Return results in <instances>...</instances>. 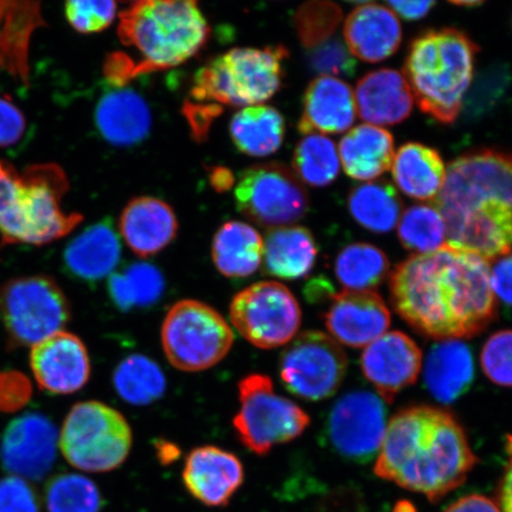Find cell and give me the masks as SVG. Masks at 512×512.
<instances>
[{"instance_id": "1", "label": "cell", "mask_w": 512, "mask_h": 512, "mask_svg": "<svg viewBox=\"0 0 512 512\" xmlns=\"http://www.w3.org/2000/svg\"><path fill=\"white\" fill-rule=\"evenodd\" d=\"M490 262L444 246L415 254L390 275V297L400 317L420 335L450 341L483 332L497 316Z\"/></svg>"}, {"instance_id": "2", "label": "cell", "mask_w": 512, "mask_h": 512, "mask_svg": "<svg viewBox=\"0 0 512 512\" xmlns=\"http://www.w3.org/2000/svg\"><path fill=\"white\" fill-rule=\"evenodd\" d=\"M434 206L446 246L489 262L512 254V152L480 149L453 160Z\"/></svg>"}, {"instance_id": "3", "label": "cell", "mask_w": 512, "mask_h": 512, "mask_svg": "<svg viewBox=\"0 0 512 512\" xmlns=\"http://www.w3.org/2000/svg\"><path fill=\"white\" fill-rule=\"evenodd\" d=\"M476 464L463 427L450 412L415 406L390 420L374 472L438 502L460 488Z\"/></svg>"}, {"instance_id": "4", "label": "cell", "mask_w": 512, "mask_h": 512, "mask_svg": "<svg viewBox=\"0 0 512 512\" xmlns=\"http://www.w3.org/2000/svg\"><path fill=\"white\" fill-rule=\"evenodd\" d=\"M68 190V177L60 165L32 164L19 171L0 160L2 245L43 246L72 233L83 216L63 210Z\"/></svg>"}, {"instance_id": "5", "label": "cell", "mask_w": 512, "mask_h": 512, "mask_svg": "<svg viewBox=\"0 0 512 512\" xmlns=\"http://www.w3.org/2000/svg\"><path fill=\"white\" fill-rule=\"evenodd\" d=\"M118 36L134 78L187 62L206 46L210 28L196 2L151 0L120 12Z\"/></svg>"}, {"instance_id": "6", "label": "cell", "mask_w": 512, "mask_h": 512, "mask_svg": "<svg viewBox=\"0 0 512 512\" xmlns=\"http://www.w3.org/2000/svg\"><path fill=\"white\" fill-rule=\"evenodd\" d=\"M478 51L464 31L454 28L415 38L403 72L422 112L444 125L457 120L475 76Z\"/></svg>"}, {"instance_id": "7", "label": "cell", "mask_w": 512, "mask_h": 512, "mask_svg": "<svg viewBox=\"0 0 512 512\" xmlns=\"http://www.w3.org/2000/svg\"><path fill=\"white\" fill-rule=\"evenodd\" d=\"M286 57L284 47L229 50L198 70L192 98L233 107L262 104L283 85Z\"/></svg>"}, {"instance_id": "8", "label": "cell", "mask_w": 512, "mask_h": 512, "mask_svg": "<svg viewBox=\"0 0 512 512\" xmlns=\"http://www.w3.org/2000/svg\"><path fill=\"white\" fill-rule=\"evenodd\" d=\"M59 438L67 462L91 473L118 469L130 456L133 444L125 416L99 401L75 405L63 422Z\"/></svg>"}, {"instance_id": "9", "label": "cell", "mask_w": 512, "mask_h": 512, "mask_svg": "<svg viewBox=\"0 0 512 512\" xmlns=\"http://www.w3.org/2000/svg\"><path fill=\"white\" fill-rule=\"evenodd\" d=\"M234 334L219 311L198 300L176 303L162 326L166 358L176 369L198 373L219 364L229 354Z\"/></svg>"}, {"instance_id": "10", "label": "cell", "mask_w": 512, "mask_h": 512, "mask_svg": "<svg viewBox=\"0 0 512 512\" xmlns=\"http://www.w3.org/2000/svg\"><path fill=\"white\" fill-rule=\"evenodd\" d=\"M239 400L234 430L242 445L258 456H266L273 447L299 438L310 426L309 414L275 393L267 375L252 374L242 379Z\"/></svg>"}, {"instance_id": "11", "label": "cell", "mask_w": 512, "mask_h": 512, "mask_svg": "<svg viewBox=\"0 0 512 512\" xmlns=\"http://www.w3.org/2000/svg\"><path fill=\"white\" fill-rule=\"evenodd\" d=\"M0 315L14 347H34L62 332L72 310L53 278L31 275L0 286Z\"/></svg>"}, {"instance_id": "12", "label": "cell", "mask_w": 512, "mask_h": 512, "mask_svg": "<svg viewBox=\"0 0 512 512\" xmlns=\"http://www.w3.org/2000/svg\"><path fill=\"white\" fill-rule=\"evenodd\" d=\"M229 316L247 342L264 350L287 345L302 325L297 298L277 281H260L240 291L230 303Z\"/></svg>"}, {"instance_id": "13", "label": "cell", "mask_w": 512, "mask_h": 512, "mask_svg": "<svg viewBox=\"0 0 512 512\" xmlns=\"http://www.w3.org/2000/svg\"><path fill=\"white\" fill-rule=\"evenodd\" d=\"M235 201L248 220L271 229L299 221L309 209V195L302 182L281 163L253 165L243 171Z\"/></svg>"}, {"instance_id": "14", "label": "cell", "mask_w": 512, "mask_h": 512, "mask_svg": "<svg viewBox=\"0 0 512 512\" xmlns=\"http://www.w3.org/2000/svg\"><path fill=\"white\" fill-rule=\"evenodd\" d=\"M348 358L334 338L320 331H305L281 354V382L294 396L322 401L334 396L343 383Z\"/></svg>"}, {"instance_id": "15", "label": "cell", "mask_w": 512, "mask_h": 512, "mask_svg": "<svg viewBox=\"0 0 512 512\" xmlns=\"http://www.w3.org/2000/svg\"><path fill=\"white\" fill-rule=\"evenodd\" d=\"M386 430V403L379 395L355 390L332 407L324 434L326 443L338 456L367 464L380 451Z\"/></svg>"}, {"instance_id": "16", "label": "cell", "mask_w": 512, "mask_h": 512, "mask_svg": "<svg viewBox=\"0 0 512 512\" xmlns=\"http://www.w3.org/2000/svg\"><path fill=\"white\" fill-rule=\"evenodd\" d=\"M55 425L46 416L28 413L10 422L6 428L0 459L12 476L25 480H41L53 467L57 453Z\"/></svg>"}, {"instance_id": "17", "label": "cell", "mask_w": 512, "mask_h": 512, "mask_svg": "<svg viewBox=\"0 0 512 512\" xmlns=\"http://www.w3.org/2000/svg\"><path fill=\"white\" fill-rule=\"evenodd\" d=\"M422 352L413 339L401 331L387 332L364 349L362 373L387 403L412 386L420 374Z\"/></svg>"}, {"instance_id": "18", "label": "cell", "mask_w": 512, "mask_h": 512, "mask_svg": "<svg viewBox=\"0 0 512 512\" xmlns=\"http://www.w3.org/2000/svg\"><path fill=\"white\" fill-rule=\"evenodd\" d=\"M323 318L335 341L355 349L367 348L387 334L392 322L387 304L374 291L334 294Z\"/></svg>"}, {"instance_id": "19", "label": "cell", "mask_w": 512, "mask_h": 512, "mask_svg": "<svg viewBox=\"0 0 512 512\" xmlns=\"http://www.w3.org/2000/svg\"><path fill=\"white\" fill-rule=\"evenodd\" d=\"M32 374L42 389L53 394H72L86 386L91 360L78 336L62 331L32 347Z\"/></svg>"}, {"instance_id": "20", "label": "cell", "mask_w": 512, "mask_h": 512, "mask_svg": "<svg viewBox=\"0 0 512 512\" xmlns=\"http://www.w3.org/2000/svg\"><path fill=\"white\" fill-rule=\"evenodd\" d=\"M182 479L196 501L223 508L245 482V469L234 453L216 446L197 447L185 459Z\"/></svg>"}, {"instance_id": "21", "label": "cell", "mask_w": 512, "mask_h": 512, "mask_svg": "<svg viewBox=\"0 0 512 512\" xmlns=\"http://www.w3.org/2000/svg\"><path fill=\"white\" fill-rule=\"evenodd\" d=\"M356 114L355 95L348 83L320 75L306 88L298 130L305 136L343 133L354 125Z\"/></svg>"}, {"instance_id": "22", "label": "cell", "mask_w": 512, "mask_h": 512, "mask_svg": "<svg viewBox=\"0 0 512 512\" xmlns=\"http://www.w3.org/2000/svg\"><path fill=\"white\" fill-rule=\"evenodd\" d=\"M344 38L350 54L377 63L393 56L401 46L402 27L392 10L366 2L357 6L344 23Z\"/></svg>"}, {"instance_id": "23", "label": "cell", "mask_w": 512, "mask_h": 512, "mask_svg": "<svg viewBox=\"0 0 512 512\" xmlns=\"http://www.w3.org/2000/svg\"><path fill=\"white\" fill-rule=\"evenodd\" d=\"M356 110L363 121L379 126L401 124L412 114L414 96L398 70L379 69L357 82Z\"/></svg>"}, {"instance_id": "24", "label": "cell", "mask_w": 512, "mask_h": 512, "mask_svg": "<svg viewBox=\"0 0 512 512\" xmlns=\"http://www.w3.org/2000/svg\"><path fill=\"white\" fill-rule=\"evenodd\" d=\"M119 229L134 254L149 258L175 240L178 222L168 203L155 197H139L121 213Z\"/></svg>"}, {"instance_id": "25", "label": "cell", "mask_w": 512, "mask_h": 512, "mask_svg": "<svg viewBox=\"0 0 512 512\" xmlns=\"http://www.w3.org/2000/svg\"><path fill=\"white\" fill-rule=\"evenodd\" d=\"M46 25L41 3L0 0V69L24 86L30 79L32 35Z\"/></svg>"}, {"instance_id": "26", "label": "cell", "mask_w": 512, "mask_h": 512, "mask_svg": "<svg viewBox=\"0 0 512 512\" xmlns=\"http://www.w3.org/2000/svg\"><path fill=\"white\" fill-rule=\"evenodd\" d=\"M96 128L106 142L117 146L142 143L149 136L151 111L132 89L115 88L106 93L95 110Z\"/></svg>"}, {"instance_id": "27", "label": "cell", "mask_w": 512, "mask_h": 512, "mask_svg": "<svg viewBox=\"0 0 512 512\" xmlns=\"http://www.w3.org/2000/svg\"><path fill=\"white\" fill-rule=\"evenodd\" d=\"M121 258L113 223L104 220L83 230L63 253L64 266L75 278L94 283L112 274Z\"/></svg>"}, {"instance_id": "28", "label": "cell", "mask_w": 512, "mask_h": 512, "mask_svg": "<svg viewBox=\"0 0 512 512\" xmlns=\"http://www.w3.org/2000/svg\"><path fill=\"white\" fill-rule=\"evenodd\" d=\"M475 381V362L469 347L458 339L435 344L428 354L425 383L434 399L445 405L462 398Z\"/></svg>"}, {"instance_id": "29", "label": "cell", "mask_w": 512, "mask_h": 512, "mask_svg": "<svg viewBox=\"0 0 512 512\" xmlns=\"http://www.w3.org/2000/svg\"><path fill=\"white\" fill-rule=\"evenodd\" d=\"M338 156L349 177L356 181H373L393 164L394 138L381 127L356 126L342 138Z\"/></svg>"}, {"instance_id": "30", "label": "cell", "mask_w": 512, "mask_h": 512, "mask_svg": "<svg viewBox=\"0 0 512 512\" xmlns=\"http://www.w3.org/2000/svg\"><path fill=\"white\" fill-rule=\"evenodd\" d=\"M317 256V243L309 229L273 228L266 236L262 271L279 279H302L315 267Z\"/></svg>"}, {"instance_id": "31", "label": "cell", "mask_w": 512, "mask_h": 512, "mask_svg": "<svg viewBox=\"0 0 512 512\" xmlns=\"http://www.w3.org/2000/svg\"><path fill=\"white\" fill-rule=\"evenodd\" d=\"M392 175L398 188L419 201L435 200L446 181V166L437 150L420 143L402 145L393 160Z\"/></svg>"}, {"instance_id": "32", "label": "cell", "mask_w": 512, "mask_h": 512, "mask_svg": "<svg viewBox=\"0 0 512 512\" xmlns=\"http://www.w3.org/2000/svg\"><path fill=\"white\" fill-rule=\"evenodd\" d=\"M265 242L258 230L245 222L224 223L214 236L211 255L224 277L245 279L259 270Z\"/></svg>"}, {"instance_id": "33", "label": "cell", "mask_w": 512, "mask_h": 512, "mask_svg": "<svg viewBox=\"0 0 512 512\" xmlns=\"http://www.w3.org/2000/svg\"><path fill=\"white\" fill-rule=\"evenodd\" d=\"M229 130L235 146L242 153L266 157L277 152L283 144L285 120L271 106H249L234 115Z\"/></svg>"}, {"instance_id": "34", "label": "cell", "mask_w": 512, "mask_h": 512, "mask_svg": "<svg viewBox=\"0 0 512 512\" xmlns=\"http://www.w3.org/2000/svg\"><path fill=\"white\" fill-rule=\"evenodd\" d=\"M354 220L374 233H388L401 219L403 203L392 184L386 181L358 185L349 195Z\"/></svg>"}, {"instance_id": "35", "label": "cell", "mask_w": 512, "mask_h": 512, "mask_svg": "<svg viewBox=\"0 0 512 512\" xmlns=\"http://www.w3.org/2000/svg\"><path fill=\"white\" fill-rule=\"evenodd\" d=\"M388 271L387 255L370 243H351L335 260V275L345 291L374 290L387 278Z\"/></svg>"}, {"instance_id": "36", "label": "cell", "mask_w": 512, "mask_h": 512, "mask_svg": "<svg viewBox=\"0 0 512 512\" xmlns=\"http://www.w3.org/2000/svg\"><path fill=\"white\" fill-rule=\"evenodd\" d=\"M164 288L162 272L146 262H134L108 280L110 297L123 312L155 305L163 297Z\"/></svg>"}, {"instance_id": "37", "label": "cell", "mask_w": 512, "mask_h": 512, "mask_svg": "<svg viewBox=\"0 0 512 512\" xmlns=\"http://www.w3.org/2000/svg\"><path fill=\"white\" fill-rule=\"evenodd\" d=\"M114 388L121 399L133 406H147L163 398L166 379L162 368L144 355L125 358L115 368Z\"/></svg>"}, {"instance_id": "38", "label": "cell", "mask_w": 512, "mask_h": 512, "mask_svg": "<svg viewBox=\"0 0 512 512\" xmlns=\"http://www.w3.org/2000/svg\"><path fill=\"white\" fill-rule=\"evenodd\" d=\"M293 169L311 187H328L341 171L335 143L322 134L305 136L294 150Z\"/></svg>"}, {"instance_id": "39", "label": "cell", "mask_w": 512, "mask_h": 512, "mask_svg": "<svg viewBox=\"0 0 512 512\" xmlns=\"http://www.w3.org/2000/svg\"><path fill=\"white\" fill-rule=\"evenodd\" d=\"M398 234L407 251L416 254L437 252L446 243V224L437 207L418 204L403 213Z\"/></svg>"}, {"instance_id": "40", "label": "cell", "mask_w": 512, "mask_h": 512, "mask_svg": "<svg viewBox=\"0 0 512 512\" xmlns=\"http://www.w3.org/2000/svg\"><path fill=\"white\" fill-rule=\"evenodd\" d=\"M49 512H101L102 497L93 480L62 473L49 480L46 488Z\"/></svg>"}, {"instance_id": "41", "label": "cell", "mask_w": 512, "mask_h": 512, "mask_svg": "<svg viewBox=\"0 0 512 512\" xmlns=\"http://www.w3.org/2000/svg\"><path fill=\"white\" fill-rule=\"evenodd\" d=\"M342 21V10L337 4L318 2L305 4L298 11L297 28L306 47H315L329 40Z\"/></svg>"}, {"instance_id": "42", "label": "cell", "mask_w": 512, "mask_h": 512, "mask_svg": "<svg viewBox=\"0 0 512 512\" xmlns=\"http://www.w3.org/2000/svg\"><path fill=\"white\" fill-rule=\"evenodd\" d=\"M510 80L508 69L503 66L491 67L480 74L475 87L464 101L467 117L476 119L490 111L507 91Z\"/></svg>"}, {"instance_id": "43", "label": "cell", "mask_w": 512, "mask_h": 512, "mask_svg": "<svg viewBox=\"0 0 512 512\" xmlns=\"http://www.w3.org/2000/svg\"><path fill=\"white\" fill-rule=\"evenodd\" d=\"M480 363L497 386L512 388V330L498 331L484 344Z\"/></svg>"}, {"instance_id": "44", "label": "cell", "mask_w": 512, "mask_h": 512, "mask_svg": "<svg viewBox=\"0 0 512 512\" xmlns=\"http://www.w3.org/2000/svg\"><path fill=\"white\" fill-rule=\"evenodd\" d=\"M64 14L72 27L81 34H94L107 29L117 15V3L74 0L64 5Z\"/></svg>"}, {"instance_id": "45", "label": "cell", "mask_w": 512, "mask_h": 512, "mask_svg": "<svg viewBox=\"0 0 512 512\" xmlns=\"http://www.w3.org/2000/svg\"><path fill=\"white\" fill-rule=\"evenodd\" d=\"M309 61L313 70L326 76L352 78L356 73L357 63L354 57L338 38L324 42L323 46L313 49Z\"/></svg>"}, {"instance_id": "46", "label": "cell", "mask_w": 512, "mask_h": 512, "mask_svg": "<svg viewBox=\"0 0 512 512\" xmlns=\"http://www.w3.org/2000/svg\"><path fill=\"white\" fill-rule=\"evenodd\" d=\"M0 512H40L36 491L23 478L0 479Z\"/></svg>"}, {"instance_id": "47", "label": "cell", "mask_w": 512, "mask_h": 512, "mask_svg": "<svg viewBox=\"0 0 512 512\" xmlns=\"http://www.w3.org/2000/svg\"><path fill=\"white\" fill-rule=\"evenodd\" d=\"M27 130V119L14 101L0 95V149L21 142Z\"/></svg>"}, {"instance_id": "48", "label": "cell", "mask_w": 512, "mask_h": 512, "mask_svg": "<svg viewBox=\"0 0 512 512\" xmlns=\"http://www.w3.org/2000/svg\"><path fill=\"white\" fill-rule=\"evenodd\" d=\"M490 280L495 297L502 300L505 305L512 306V254L496 260L490 273Z\"/></svg>"}, {"instance_id": "49", "label": "cell", "mask_w": 512, "mask_h": 512, "mask_svg": "<svg viewBox=\"0 0 512 512\" xmlns=\"http://www.w3.org/2000/svg\"><path fill=\"white\" fill-rule=\"evenodd\" d=\"M444 512H502L492 499L482 495H470L458 499Z\"/></svg>"}, {"instance_id": "50", "label": "cell", "mask_w": 512, "mask_h": 512, "mask_svg": "<svg viewBox=\"0 0 512 512\" xmlns=\"http://www.w3.org/2000/svg\"><path fill=\"white\" fill-rule=\"evenodd\" d=\"M505 451L508 454V463L505 466L501 484H499V509L503 512H512V434L505 441Z\"/></svg>"}, {"instance_id": "51", "label": "cell", "mask_w": 512, "mask_h": 512, "mask_svg": "<svg viewBox=\"0 0 512 512\" xmlns=\"http://www.w3.org/2000/svg\"><path fill=\"white\" fill-rule=\"evenodd\" d=\"M387 5L406 21H419L430 14L437 3L427 0V2H388Z\"/></svg>"}, {"instance_id": "52", "label": "cell", "mask_w": 512, "mask_h": 512, "mask_svg": "<svg viewBox=\"0 0 512 512\" xmlns=\"http://www.w3.org/2000/svg\"><path fill=\"white\" fill-rule=\"evenodd\" d=\"M219 113L220 108L214 105L207 107L190 106L187 115L195 133L201 137V134L208 130L211 118L216 117Z\"/></svg>"}, {"instance_id": "53", "label": "cell", "mask_w": 512, "mask_h": 512, "mask_svg": "<svg viewBox=\"0 0 512 512\" xmlns=\"http://www.w3.org/2000/svg\"><path fill=\"white\" fill-rule=\"evenodd\" d=\"M211 184L217 191L227 190L232 187L234 177L227 169L215 168L210 174Z\"/></svg>"}, {"instance_id": "54", "label": "cell", "mask_w": 512, "mask_h": 512, "mask_svg": "<svg viewBox=\"0 0 512 512\" xmlns=\"http://www.w3.org/2000/svg\"><path fill=\"white\" fill-rule=\"evenodd\" d=\"M157 450L160 463L163 464H170L175 462V460H177L179 457V453H181L179 452L177 446L172 445L171 443H166V441L162 440L159 441Z\"/></svg>"}, {"instance_id": "55", "label": "cell", "mask_w": 512, "mask_h": 512, "mask_svg": "<svg viewBox=\"0 0 512 512\" xmlns=\"http://www.w3.org/2000/svg\"><path fill=\"white\" fill-rule=\"evenodd\" d=\"M450 4L454 6H460V8H477V6L483 5V2H479V0H463V2H450Z\"/></svg>"}]
</instances>
